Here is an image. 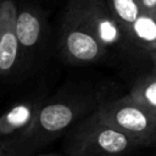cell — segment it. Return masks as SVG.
Returning <instances> with one entry per match:
<instances>
[{"instance_id":"6da1fadb","label":"cell","mask_w":156,"mask_h":156,"mask_svg":"<svg viewBox=\"0 0 156 156\" xmlns=\"http://www.w3.org/2000/svg\"><path fill=\"white\" fill-rule=\"evenodd\" d=\"M96 107V98L74 91H60L44 99L30 127L16 140L2 145L5 156H32L49 145Z\"/></svg>"},{"instance_id":"7a4b0ae2","label":"cell","mask_w":156,"mask_h":156,"mask_svg":"<svg viewBox=\"0 0 156 156\" xmlns=\"http://www.w3.org/2000/svg\"><path fill=\"white\" fill-rule=\"evenodd\" d=\"M140 146L102 122L95 111L74 123L65 134L67 156H129Z\"/></svg>"},{"instance_id":"3957f363","label":"cell","mask_w":156,"mask_h":156,"mask_svg":"<svg viewBox=\"0 0 156 156\" xmlns=\"http://www.w3.org/2000/svg\"><path fill=\"white\" fill-rule=\"evenodd\" d=\"M94 111L102 122L132 139L140 147L156 146V116L128 94L115 99L96 98Z\"/></svg>"},{"instance_id":"277c9868","label":"cell","mask_w":156,"mask_h":156,"mask_svg":"<svg viewBox=\"0 0 156 156\" xmlns=\"http://www.w3.org/2000/svg\"><path fill=\"white\" fill-rule=\"evenodd\" d=\"M57 50L61 58L69 65L95 63L106 56L107 50L93 37L67 4L60 26Z\"/></svg>"},{"instance_id":"5b68a950","label":"cell","mask_w":156,"mask_h":156,"mask_svg":"<svg viewBox=\"0 0 156 156\" xmlns=\"http://www.w3.org/2000/svg\"><path fill=\"white\" fill-rule=\"evenodd\" d=\"M68 5L104 49L115 48L134 52L126 33L110 12L105 0H69Z\"/></svg>"},{"instance_id":"8992f818","label":"cell","mask_w":156,"mask_h":156,"mask_svg":"<svg viewBox=\"0 0 156 156\" xmlns=\"http://www.w3.org/2000/svg\"><path fill=\"white\" fill-rule=\"evenodd\" d=\"M16 10V0L0 2V79L2 80L16 77L24 68L15 30Z\"/></svg>"},{"instance_id":"52a82bcc","label":"cell","mask_w":156,"mask_h":156,"mask_svg":"<svg viewBox=\"0 0 156 156\" xmlns=\"http://www.w3.org/2000/svg\"><path fill=\"white\" fill-rule=\"evenodd\" d=\"M15 30L24 68L33 61L44 44L46 21L41 11L30 4L17 5Z\"/></svg>"},{"instance_id":"ba28073f","label":"cell","mask_w":156,"mask_h":156,"mask_svg":"<svg viewBox=\"0 0 156 156\" xmlns=\"http://www.w3.org/2000/svg\"><path fill=\"white\" fill-rule=\"evenodd\" d=\"M44 99H27L16 102L0 116V143L5 145L27 132Z\"/></svg>"},{"instance_id":"9c48e42d","label":"cell","mask_w":156,"mask_h":156,"mask_svg":"<svg viewBox=\"0 0 156 156\" xmlns=\"http://www.w3.org/2000/svg\"><path fill=\"white\" fill-rule=\"evenodd\" d=\"M134 52L150 55L156 49V15L140 13L127 32Z\"/></svg>"},{"instance_id":"30bf717a","label":"cell","mask_w":156,"mask_h":156,"mask_svg":"<svg viewBox=\"0 0 156 156\" xmlns=\"http://www.w3.org/2000/svg\"><path fill=\"white\" fill-rule=\"evenodd\" d=\"M128 95L156 116V68L154 67L149 73L136 77L130 85Z\"/></svg>"},{"instance_id":"8fae6325","label":"cell","mask_w":156,"mask_h":156,"mask_svg":"<svg viewBox=\"0 0 156 156\" xmlns=\"http://www.w3.org/2000/svg\"><path fill=\"white\" fill-rule=\"evenodd\" d=\"M105 2L110 12L127 35L129 27L140 15L136 0H105Z\"/></svg>"},{"instance_id":"7c38bea8","label":"cell","mask_w":156,"mask_h":156,"mask_svg":"<svg viewBox=\"0 0 156 156\" xmlns=\"http://www.w3.org/2000/svg\"><path fill=\"white\" fill-rule=\"evenodd\" d=\"M140 13L156 15V0H136Z\"/></svg>"},{"instance_id":"4fadbf2b","label":"cell","mask_w":156,"mask_h":156,"mask_svg":"<svg viewBox=\"0 0 156 156\" xmlns=\"http://www.w3.org/2000/svg\"><path fill=\"white\" fill-rule=\"evenodd\" d=\"M150 60H151V62H152V65H154V67L156 68V49H155V51L154 52H151L149 56H147Z\"/></svg>"},{"instance_id":"5bb4252c","label":"cell","mask_w":156,"mask_h":156,"mask_svg":"<svg viewBox=\"0 0 156 156\" xmlns=\"http://www.w3.org/2000/svg\"><path fill=\"white\" fill-rule=\"evenodd\" d=\"M33 156H60V155H52V154H40V155H33Z\"/></svg>"},{"instance_id":"9a60e30c","label":"cell","mask_w":156,"mask_h":156,"mask_svg":"<svg viewBox=\"0 0 156 156\" xmlns=\"http://www.w3.org/2000/svg\"><path fill=\"white\" fill-rule=\"evenodd\" d=\"M0 156H5V154H4V149H2L1 143H0Z\"/></svg>"},{"instance_id":"2e32d148","label":"cell","mask_w":156,"mask_h":156,"mask_svg":"<svg viewBox=\"0 0 156 156\" xmlns=\"http://www.w3.org/2000/svg\"><path fill=\"white\" fill-rule=\"evenodd\" d=\"M1 1H2V0H0V2H1Z\"/></svg>"}]
</instances>
